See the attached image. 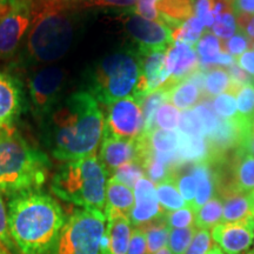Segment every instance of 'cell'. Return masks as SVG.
<instances>
[{"label":"cell","mask_w":254,"mask_h":254,"mask_svg":"<svg viewBox=\"0 0 254 254\" xmlns=\"http://www.w3.org/2000/svg\"><path fill=\"white\" fill-rule=\"evenodd\" d=\"M200 101H202V103L196 105L193 110L195 111V113L198 114L199 118L201 119L202 126H204L205 138H207V136L214 131L215 127L218 126L220 118L215 114L214 110H211V105H209L208 100L205 99Z\"/></svg>","instance_id":"obj_41"},{"label":"cell","mask_w":254,"mask_h":254,"mask_svg":"<svg viewBox=\"0 0 254 254\" xmlns=\"http://www.w3.org/2000/svg\"><path fill=\"white\" fill-rule=\"evenodd\" d=\"M168 101V88L161 87L159 90L152 92L147 97L144 98L140 103L142 116L145 120V132H151L154 129V117L159 107Z\"/></svg>","instance_id":"obj_33"},{"label":"cell","mask_w":254,"mask_h":254,"mask_svg":"<svg viewBox=\"0 0 254 254\" xmlns=\"http://www.w3.org/2000/svg\"><path fill=\"white\" fill-rule=\"evenodd\" d=\"M140 141L138 139H125L113 135L103 136L99 161L110 178L124 165L138 161L140 163Z\"/></svg>","instance_id":"obj_14"},{"label":"cell","mask_w":254,"mask_h":254,"mask_svg":"<svg viewBox=\"0 0 254 254\" xmlns=\"http://www.w3.org/2000/svg\"><path fill=\"white\" fill-rule=\"evenodd\" d=\"M237 123L244 135L254 125V84H246L239 88L237 92Z\"/></svg>","instance_id":"obj_27"},{"label":"cell","mask_w":254,"mask_h":254,"mask_svg":"<svg viewBox=\"0 0 254 254\" xmlns=\"http://www.w3.org/2000/svg\"><path fill=\"white\" fill-rule=\"evenodd\" d=\"M213 110L220 119L237 122L238 107L236 93L233 92H225L213 99Z\"/></svg>","instance_id":"obj_35"},{"label":"cell","mask_w":254,"mask_h":254,"mask_svg":"<svg viewBox=\"0 0 254 254\" xmlns=\"http://www.w3.org/2000/svg\"><path fill=\"white\" fill-rule=\"evenodd\" d=\"M36 1L45 2V4H53V5H60L65 6V7L71 8V6L74 4L78 0H36Z\"/></svg>","instance_id":"obj_53"},{"label":"cell","mask_w":254,"mask_h":254,"mask_svg":"<svg viewBox=\"0 0 254 254\" xmlns=\"http://www.w3.org/2000/svg\"><path fill=\"white\" fill-rule=\"evenodd\" d=\"M250 194H251V195H252V196H253V198H254V190H252V192H250Z\"/></svg>","instance_id":"obj_58"},{"label":"cell","mask_w":254,"mask_h":254,"mask_svg":"<svg viewBox=\"0 0 254 254\" xmlns=\"http://www.w3.org/2000/svg\"><path fill=\"white\" fill-rule=\"evenodd\" d=\"M65 221L62 206L40 190L9 200L8 230L21 254H50Z\"/></svg>","instance_id":"obj_2"},{"label":"cell","mask_w":254,"mask_h":254,"mask_svg":"<svg viewBox=\"0 0 254 254\" xmlns=\"http://www.w3.org/2000/svg\"><path fill=\"white\" fill-rule=\"evenodd\" d=\"M65 85V71L58 66H45L28 82L31 109L38 120H45L60 103Z\"/></svg>","instance_id":"obj_9"},{"label":"cell","mask_w":254,"mask_h":254,"mask_svg":"<svg viewBox=\"0 0 254 254\" xmlns=\"http://www.w3.org/2000/svg\"><path fill=\"white\" fill-rule=\"evenodd\" d=\"M234 63L237 64L239 67L246 72L250 77L254 79V47L246 51L245 53L234 58Z\"/></svg>","instance_id":"obj_50"},{"label":"cell","mask_w":254,"mask_h":254,"mask_svg":"<svg viewBox=\"0 0 254 254\" xmlns=\"http://www.w3.org/2000/svg\"><path fill=\"white\" fill-rule=\"evenodd\" d=\"M148 151L157 154H177L179 134L176 129L154 128L141 135Z\"/></svg>","instance_id":"obj_26"},{"label":"cell","mask_w":254,"mask_h":254,"mask_svg":"<svg viewBox=\"0 0 254 254\" xmlns=\"http://www.w3.org/2000/svg\"><path fill=\"white\" fill-rule=\"evenodd\" d=\"M0 246L9 251H14L17 249L13 240H12L11 234H9L8 212L6 209V205L1 194H0Z\"/></svg>","instance_id":"obj_45"},{"label":"cell","mask_w":254,"mask_h":254,"mask_svg":"<svg viewBox=\"0 0 254 254\" xmlns=\"http://www.w3.org/2000/svg\"><path fill=\"white\" fill-rule=\"evenodd\" d=\"M159 0H138L134 7H133V13L140 15L142 18L148 19V20L160 21L164 23L161 14L159 13L157 4ZM165 24V23H164Z\"/></svg>","instance_id":"obj_46"},{"label":"cell","mask_w":254,"mask_h":254,"mask_svg":"<svg viewBox=\"0 0 254 254\" xmlns=\"http://www.w3.org/2000/svg\"><path fill=\"white\" fill-rule=\"evenodd\" d=\"M199 59L195 47L174 43L166 53V66L170 78L164 87L171 88L199 71Z\"/></svg>","instance_id":"obj_16"},{"label":"cell","mask_w":254,"mask_h":254,"mask_svg":"<svg viewBox=\"0 0 254 254\" xmlns=\"http://www.w3.org/2000/svg\"><path fill=\"white\" fill-rule=\"evenodd\" d=\"M238 26L246 34L247 38L254 43V15H251L249 18L237 19Z\"/></svg>","instance_id":"obj_51"},{"label":"cell","mask_w":254,"mask_h":254,"mask_svg":"<svg viewBox=\"0 0 254 254\" xmlns=\"http://www.w3.org/2000/svg\"><path fill=\"white\" fill-rule=\"evenodd\" d=\"M159 204L165 212H172L177 209L187 207L185 200L183 199L178 190L174 176L172 178L164 180V182L157 184L155 186Z\"/></svg>","instance_id":"obj_28"},{"label":"cell","mask_w":254,"mask_h":254,"mask_svg":"<svg viewBox=\"0 0 254 254\" xmlns=\"http://www.w3.org/2000/svg\"><path fill=\"white\" fill-rule=\"evenodd\" d=\"M219 193L222 200L221 222H234L253 217L250 193L234 190H222Z\"/></svg>","instance_id":"obj_22"},{"label":"cell","mask_w":254,"mask_h":254,"mask_svg":"<svg viewBox=\"0 0 254 254\" xmlns=\"http://www.w3.org/2000/svg\"><path fill=\"white\" fill-rule=\"evenodd\" d=\"M165 221H166L171 230L194 226V212L189 206L177 209V211L166 212L165 213Z\"/></svg>","instance_id":"obj_40"},{"label":"cell","mask_w":254,"mask_h":254,"mask_svg":"<svg viewBox=\"0 0 254 254\" xmlns=\"http://www.w3.org/2000/svg\"><path fill=\"white\" fill-rule=\"evenodd\" d=\"M211 236L224 253L249 252L254 238V217L234 222H220L212 228Z\"/></svg>","instance_id":"obj_12"},{"label":"cell","mask_w":254,"mask_h":254,"mask_svg":"<svg viewBox=\"0 0 254 254\" xmlns=\"http://www.w3.org/2000/svg\"><path fill=\"white\" fill-rule=\"evenodd\" d=\"M106 217L98 209H77L66 219L50 254H101Z\"/></svg>","instance_id":"obj_7"},{"label":"cell","mask_w":254,"mask_h":254,"mask_svg":"<svg viewBox=\"0 0 254 254\" xmlns=\"http://www.w3.org/2000/svg\"><path fill=\"white\" fill-rule=\"evenodd\" d=\"M206 254H225V253L222 252V250L218 245H214L211 247V250H209Z\"/></svg>","instance_id":"obj_54"},{"label":"cell","mask_w":254,"mask_h":254,"mask_svg":"<svg viewBox=\"0 0 254 254\" xmlns=\"http://www.w3.org/2000/svg\"><path fill=\"white\" fill-rule=\"evenodd\" d=\"M212 247V236L208 230H196L186 254H206Z\"/></svg>","instance_id":"obj_44"},{"label":"cell","mask_w":254,"mask_h":254,"mask_svg":"<svg viewBox=\"0 0 254 254\" xmlns=\"http://www.w3.org/2000/svg\"><path fill=\"white\" fill-rule=\"evenodd\" d=\"M127 254H147V243L142 228L135 227L134 230H132Z\"/></svg>","instance_id":"obj_48"},{"label":"cell","mask_w":254,"mask_h":254,"mask_svg":"<svg viewBox=\"0 0 254 254\" xmlns=\"http://www.w3.org/2000/svg\"><path fill=\"white\" fill-rule=\"evenodd\" d=\"M231 9L237 19L254 15V0H230Z\"/></svg>","instance_id":"obj_49"},{"label":"cell","mask_w":254,"mask_h":254,"mask_svg":"<svg viewBox=\"0 0 254 254\" xmlns=\"http://www.w3.org/2000/svg\"><path fill=\"white\" fill-rule=\"evenodd\" d=\"M222 219V200L213 196L194 213V227L196 230H208L220 224Z\"/></svg>","instance_id":"obj_30"},{"label":"cell","mask_w":254,"mask_h":254,"mask_svg":"<svg viewBox=\"0 0 254 254\" xmlns=\"http://www.w3.org/2000/svg\"><path fill=\"white\" fill-rule=\"evenodd\" d=\"M129 218L117 217L107 220L101 241V254H127L132 227Z\"/></svg>","instance_id":"obj_20"},{"label":"cell","mask_w":254,"mask_h":254,"mask_svg":"<svg viewBox=\"0 0 254 254\" xmlns=\"http://www.w3.org/2000/svg\"><path fill=\"white\" fill-rule=\"evenodd\" d=\"M222 43H224L222 44V50L233 58H237V57L241 56L250 50L252 41L247 38L243 31L239 30L233 37H231L226 41H222Z\"/></svg>","instance_id":"obj_43"},{"label":"cell","mask_w":254,"mask_h":254,"mask_svg":"<svg viewBox=\"0 0 254 254\" xmlns=\"http://www.w3.org/2000/svg\"><path fill=\"white\" fill-rule=\"evenodd\" d=\"M250 196H251V202H252V215L254 217V198L251 194Z\"/></svg>","instance_id":"obj_57"},{"label":"cell","mask_w":254,"mask_h":254,"mask_svg":"<svg viewBox=\"0 0 254 254\" xmlns=\"http://www.w3.org/2000/svg\"><path fill=\"white\" fill-rule=\"evenodd\" d=\"M174 179H176L178 190L183 199L185 200L186 205L190 207L195 199L196 194V182L195 178L193 177L192 173H179V171H176L174 173Z\"/></svg>","instance_id":"obj_39"},{"label":"cell","mask_w":254,"mask_h":254,"mask_svg":"<svg viewBox=\"0 0 254 254\" xmlns=\"http://www.w3.org/2000/svg\"><path fill=\"white\" fill-rule=\"evenodd\" d=\"M124 30L139 46V53L167 51L174 44L173 30L160 21L148 20L135 13L120 18Z\"/></svg>","instance_id":"obj_11"},{"label":"cell","mask_w":254,"mask_h":254,"mask_svg":"<svg viewBox=\"0 0 254 254\" xmlns=\"http://www.w3.org/2000/svg\"><path fill=\"white\" fill-rule=\"evenodd\" d=\"M138 0H78L71 8H133Z\"/></svg>","instance_id":"obj_42"},{"label":"cell","mask_w":254,"mask_h":254,"mask_svg":"<svg viewBox=\"0 0 254 254\" xmlns=\"http://www.w3.org/2000/svg\"><path fill=\"white\" fill-rule=\"evenodd\" d=\"M232 88L230 73L222 67L212 68L205 74L202 100H211Z\"/></svg>","instance_id":"obj_29"},{"label":"cell","mask_w":254,"mask_h":254,"mask_svg":"<svg viewBox=\"0 0 254 254\" xmlns=\"http://www.w3.org/2000/svg\"><path fill=\"white\" fill-rule=\"evenodd\" d=\"M145 132L140 104L133 95L107 105L104 134L125 139H138Z\"/></svg>","instance_id":"obj_10"},{"label":"cell","mask_w":254,"mask_h":254,"mask_svg":"<svg viewBox=\"0 0 254 254\" xmlns=\"http://www.w3.org/2000/svg\"><path fill=\"white\" fill-rule=\"evenodd\" d=\"M190 173L195 178L196 182V194L190 208L193 212L204 206L208 200L214 196L215 190L218 189V176L213 171V165L209 163H196L190 167Z\"/></svg>","instance_id":"obj_21"},{"label":"cell","mask_w":254,"mask_h":254,"mask_svg":"<svg viewBox=\"0 0 254 254\" xmlns=\"http://www.w3.org/2000/svg\"><path fill=\"white\" fill-rule=\"evenodd\" d=\"M140 228L145 232L146 243H147V254H155L159 250L167 246L171 228L165 221V215L164 218Z\"/></svg>","instance_id":"obj_31"},{"label":"cell","mask_w":254,"mask_h":254,"mask_svg":"<svg viewBox=\"0 0 254 254\" xmlns=\"http://www.w3.org/2000/svg\"><path fill=\"white\" fill-rule=\"evenodd\" d=\"M0 254H5V253H4V252H2V251H1V250H0Z\"/></svg>","instance_id":"obj_60"},{"label":"cell","mask_w":254,"mask_h":254,"mask_svg":"<svg viewBox=\"0 0 254 254\" xmlns=\"http://www.w3.org/2000/svg\"><path fill=\"white\" fill-rule=\"evenodd\" d=\"M157 8L164 23L174 30L194 15V0H159Z\"/></svg>","instance_id":"obj_24"},{"label":"cell","mask_w":254,"mask_h":254,"mask_svg":"<svg viewBox=\"0 0 254 254\" xmlns=\"http://www.w3.org/2000/svg\"><path fill=\"white\" fill-rule=\"evenodd\" d=\"M206 30L207 28L199 20V18L192 15L173 30L174 43L185 44V45L195 47Z\"/></svg>","instance_id":"obj_32"},{"label":"cell","mask_w":254,"mask_h":254,"mask_svg":"<svg viewBox=\"0 0 254 254\" xmlns=\"http://www.w3.org/2000/svg\"><path fill=\"white\" fill-rule=\"evenodd\" d=\"M112 177L116 178L118 182L123 183L124 185L128 186L129 189L133 190V187H134L136 182H138L140 178L145 177V171L140 163L133 161V163H128L120 167Z\"/></svg>","instance_id":"obj_38"},{"label":"cell","mask_w":254,"mask_h":254,"mask_svg":"<svg viewBox=\"0 0 254 254\" xmlns=\"http://www.w3.org/2000/svg\"><path fill=\"white\" fill-rule=\"evenodd\" d=\"M32 1L34 15L26 40L27 57L39 64L57 62L72 46L74 18L65 6Z\"/></svg>","instance_id":"obj_4"},{"label":"cell","mask_w":254,"mask_h":254,"mask_svg":"<svg viewBox=\"0 0 254 254\" xmlns=\"http://www.w3.org/2000/svg\"><path fill=\"white\" fill-rule=\"evenodd\" d=\"M104 126V113L93 95L74 92L46 119L47 146L53 157L66 163L86 158L103 140Z\"/></svg>","instance_id":"obj_1"},{"label":"cell","mask_w":254,"mask_h":254,"mask_svg":"<svg viewBox=\"0 0 254 254\" xmlns=\"http://www.w3.org/2000/svg\"><path fill=\"white\" fill-rule=\"evenodd\" d=\"M179 145H178V160L180 165L187 163H208L209 148L205 136L186 135L178 131Z\"/></svg>","instance_id":"obj_23"},{"label":"cell","mask_w":254,"mask_h":254,"mask_svg":"<svg viewBox=\"0 0 254 254\" xmlns=\"http://www.w3.org/2000/svg\"><path fill=\"white\" fill-rule=\"evenodd\" d=\"M239 147L249 151L251 154L254 155V125L243 135Z\"/></svg>","instance_id":"obj_52"},{"label":"cell","mask_w":254,"mask_h":254,"mask_svg":"<svg viewBox=\"0 0 254 254\" xmlns=\"http://www.w3.org/2000/svg\"><path fill=\"white\" fill-rule=\"evenodd\" d=\"M133 193L134 205L128 217L133 226L144 227L164 218L166 212L159 204L154 183H152L148 178H140L133 187Z\"/></svg>","instance_id":"obj_15"},{"label":"cell","mask_w":254,"mask_h":254,"mask_svg":"<svg viewBox=\"0 0 254 254\" xmlns=\"http://www.w3.org/2000/svg\"><path fill=\"white\" fill-rule=\"evenodd\" d=\"M4 1H6V0H0V4H1V2H4Z\"/></svg>","instance_id":"obj_59"},{"label":"cell","mask_w":254,"mask_h":254,"mask_svg":"<svg viewBox=\"0 0 254 254\" xmlns=\"http://www.w3.org/2000/svg\"><path fill=\"white\" fill-rule=\"evenodd\" d=\"M194 15L209 30L213 26V0H194Z\"/></svg>","instance_id":"obj_47"},{"label":"cell","mask_w":254,"mask_h":254,"mask_svg":"<svg viewBox=\"0 0 254 254\" xmlns=\"http://www.w3.org/2000/svg\"><path fill=\"white\" fill-rule=\"evenodd\" d=\"M107 177L94 153L63 165L53 177L51 190L64 201L103 212L106 204Z\"/></svg>","instance_id":"obj_5"},{"label":"cell","mask_w":254,"mask_h":254,"mask_svg":"<svg viewBox=\"0 0 254 254\" xmlns=\"http://www.w3.org/2000/svg\"><path fill=\"white\" fill-rule=\"evenodd\" d=\"M24 107L20 82L8 73L0 71V129L11 128Z\"/></svg>","instance_id":"obj_17"},{"label":"cell","mask_w":254,"mask_h":254,"mask_svg":"<svg viewBox=\"0 0 254 254\" xmlns=\"http://www.w3.org/2000/svg\"><path fill=\"white\" fill-rule=\"evenodd\" d=\"M231 179L219 186V190H234L250 193L254 190V155L244 148H236L230 164Z\"/></svg>","instance_id":"obj_18"},{"label":"cell","mask_w":254,"mask_h":254,"mask_svg":"<svg viewBox=\"0 0 254 254\" xmlns=\"http://www.w3.org/2000/svg\"><path fill=\"white\" fill-rule=\"evenodd\" d=\"M134 205V193L132 189L111 177L106 185V204L104 214L106 220L117 217H129Z\"/></svg>","instance_id":"obj_19"},{"label":"cell","mask_w":254,"mask_h":254,"mask_svg":"<svg viewBox=\"0 0 254 254\" xmlns=\"http://www.w3.org/2000/svg\"><path fill=\"white\" fill-rule=\"evenodd\" d=\"M238 31H239V26H238L237 18L231 8L225 9V11L215 15L213 26L211 27V32L221 41H226L227 39H230Z\"/></svg>","instance_id":"obj_34"},{"label":"cell","mask_w":254,"mask_h":254,"mask_svg":"<svg viewBox=\"0 0 254 254\" xmlns=\"http://www.w3.org/2000/svg\"><path fill=\"white\" fill-rule=\"evenodd\" d=\"M200 99H202V92L190 78L168 88V103L178 110L189 111L194 109Z\"/></svg>","instance_id":"obj_25"},{"label":"cell","mask_w":254,"mask_h":254,"mask_svg":"<svg viewBox=\"0 0 254 254\" xmlns=\"http://www.w3.org/2000/svg\"><path fill=\"white\" fill-rule=\"evenodd\" d=\"M155 254H172V252H171L170 247L165 246V247H163V249H161V250H159L158 252L155 253Z\"/></svg>","instance_id":"obj_55"},{"label":"cell","mask_w":254,"mask_h":254,"mask_svg":"<svg viewBox=\"0 0 254 254\" xmlns=\"http://www.w3.org/2000/svg\"><path fill=\"white\" fill-rule=\"evenodd\" d=\"M180 112L172 104L165 103L159 107L154 117V128L176 129L179 124Z\"/></svg>","instance_id":"obj_36"},{"label":"cell","mask_w":254,"mask_h":254,"mask_svg":"<svg viewBox=\"0 0 254 254\" xmlns=\"http://www.w3.org/2000/svg\"><path fill=\"white\" fill-rule=\"evenodd\" d=\"M50 159L14 127L0 129V194L14 198L39 190L46 183Z\"/></svg>","instance_id":"obj_3"},{"label":"cell","mask_w":254,"mask_h":254,"mask_svg":"<svg viewBox=\"0 0 254 254\" xmlns=\"http://www.w3.org/2000/svg\"><path fill=\"white\" fill-rule=\"evenodd\" d=\"M33 15L32 0H6L0 4V59L14 55L30 30Z\"/></svg>","instance_id":"obj_8"},{"label":"cell","mask_w":254,"mask_h":254,"mask_svg":"<svg viewBox=\"0 0 254 254\" xmlns=\"http://www.w3.org/2000/svg\"><path fill=\"white\" fill-rule=\"evenodd\" d=\"M247 254H254V238H253V244H252V246H251V249H250L249 252H247Z\"/></svg>","instance_id":"obj_56"},{"label":"cell","mask_w":254,"mask_h":254,"mask_svg":"<svg viewBox=\"0 0 254 254\" xmlns=\"http://www.w3.org/2000/svg\"><path fill=\"white\" fill-rule=\"evenodd\" d=\"M139 59H140V75L132 95L138 103H140L152 92L164 87L170 78V74L166 66V53L164 51L139 53Z\"/></svg>","instance_id":"obj_13"},{"label":"cell","mask_w":254,"mask_h":254,"mask_svg":"<svg viewBox=\"0 0 254 254\" xmlns=\"http://www.w3.org/2000/svg\"><path fill=\"white\" fill-rule=\"evenodd\" d=\"M178 126H179V132L186 135L205 136L201 119L199 118V116L195 113L194 110L183 111V113H180V119Z\"/></svg>","instance_id":"obj_37"},{"label":"cell","mask_w":254,"mask_h":254,"mask_svg":"<svg viewBox=\"0 0 254 254\" xmlns=\"http://www.w3.org/2000/svg\"><path fill=\"white\" fill-rule=\"evenodd\" d=\"M140 75L139 53L119 51L104 57L91 72L88 92L98 103L110 105L132 95Z\"/></svg>","instance_id":"obj_6"}]
</instances>
